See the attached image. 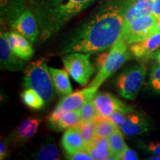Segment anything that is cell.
Here are the masks:
<instances>
[{
	"mask_svg": "<svg viewBox=\"0 0 160 160\" xmlns=\"http://www.w3.org/2000/svg\"><path fill=\"white\" fill-rule=\"evenodd\" d=\"M147 85L152 91L160 94V65L157 61L150 65Z\"/></svg>",
	"mask_w": 160,
	"mask_h": 160,
	"instance_id": "cell-26",
	"label": "cell"
},
{
	"mask_svg": "<svg viewBox=\"0 0 160 160\" xmlns=\"http://www.w3.org/2000/svg\"><path fill=\"white\" fill-rule=\"evenodd\" d=\"M22 85L25 88H32L37 92L46 104L53 101L55 88L47 59L40 58L26 66L24 70Z\"/></svg>",
	"mask_w": 160,
	"mask_h": 160,
	"instance_id": "cell-3",
	"label": "cell"
},
{
	"mask_svg": "<svg viewBox=\"0 0 160 160\" xmlns=\"http://www.w3.org/2000/svg\"><path fill=\"white\" fill-rule=\"evenodd\" d=\"M11 28L25 37L32 45L39 37V28L35 15L31 10L26 9L12 23Z\"/></svg>",
	"mask_w": 160,
	"mask_h": 160,
	"instance_id": "cell-9",
	"label": "cell"
},
{
	"mask_svg": "<svg viewBox=\"0 0 160 160\" xmlns=\"http://www.w3.org/2000/svg\"><path fill=\"white\" fill-rule=\"evenodd\" d=\"M128 44L119 38L108 52L103 65L99 68L96 77L90 83L88 87L99 88L104 82L117 71L128 60L132 57V54L128 49Z\"/></svg>",
	"mask_w": 160,
	"mask_h": 160,
	"instance_id": "cell-4",
	"label": "cell"
},
{
	"mask_svg": "<svg viewBox=\"0 0 160 160\" xmlns=\"http://www.w3.org/2000/svg\"><path fill=\"white\" fill-rule=\"evenodd\" d=\"M160 48V33L152 35L148 39L130 45L132 57L139 60L152 59V55Z\"/></svg>",
	"mask_w": 160,
	"mask_h": 160,
	"instance_id": "cell-13",
	"label": "cell"
},
{
	"mask_svg": "<svg viewBox=\"0 0 160 160\" xmlns=\"http://www.w3.org/2000/svg\"><path fill=\"white\" fill-rule=\"evenodd\" d=\"M0 65L2 69L13 72L22 71L26 68L25 60L12 51L5 32H1L0 34Z\"/></svg>",
	"mask_w": 160,
	"mask_h": 160,
	"instance_id": "cell-11",
	"label": "cell"
},
{
	"mask_svg": "<svg viewBox=\"0 0 160 160\" xmlns=\"http://www.w3.org/2000/svg\"><path fill=\"white\" fill-rule=\"evenodd\" d=\"M151 129V121L145 113L133 111L126 116L125 122L120 128L124 136L137 137L148 133Z\"/></svg>",
	"mask_w": 160,
	"mask_h": 160,
	"instance_id": "cell-8",
	"label": "cell"
},
{
	"mask_svg": "<svg viewBox=\"0 0 160 160\" xmlns=\"http://www.w3.org/2000/svg\"><path fill=\"white\" fill-rule=\"evenodd\" d=\"M108 139L110 148L113 153V159H119V156L127 146L124 139L122 132L120 128L118 129L117 131L113 132Z\"/></svg>",
	"mask_w": 160,
	"mask_h": 160,
	"instance_id": "cell-24",
	"label": "cell"
},
{
	"mask_svg": "<svg viewBox=\"0 0 160 160\" xmlns=\"http://www.w3.org/2000/svg\"><path fill=\"white\" fill-rule=\"evenodd\" d=\"M128 113H127V112L124 111H122V110H117V111H115L113 113H112L108 117V119L110 120H111L118 128H120L121 126L123 125L124 122H125L126 116H127Z\"/></svg>",
	"mask_w": 160,
	"mask_h": 160,
	"instance_id": "cell-29",
	"label": "cell"
},
{
	"mask_svg": "<svg viewBox=\"0 0 160 160\" xmlns=\"http://www.w3.org/2000/svg\"><path fill=\"white\" fill-rule=\"evenodd\" d=\"M160 33V17L158 18L157 25H156V33Z\"/></svg>",
	"mask_w": 160,
	"mask_h": 160,
	"instance_id": "cell-36",
	"label": "cell"
},
{
	"mask_svg": "<svg viewBox=\"0 0 160 160\" xmlns=\"http://www.w3.org/2000/svg\"><path fill=\"white\" fill-rule=\"evenodd\" d=\"M146 74L147 69L143 65H133L122 72L116 81V88L120 97L128 100L137 99Z\"/></svg>",
	"mask_w": 160,
	"mask_h": 160,
	"instance_id": "cell-5",
	"label": "cell"
},
{
	"mask_svg": "<svg viewBox=\"0 0 160 160\" xmlns=\"http://www.w3.org/2000/svg\"><path fill=\"white\" fill-rule=\"evenodd\" d=\"M49 72L51 73L55 91L60 96H67L73 92L68 72L66 70L49 67Z\"/></svg>",
	"mask_w": 160,
	"mask_h": 160,
	"instance_id": "cell-18",
	"label": "cell"
},
{
	"mask_svg": "<svg viewBox=\"0 0 160 160\" xmlns=\"http://www.w3.org/2000/svg\"><path fill=\"white\" fill-rule=\"evenodd\" d=\"M136 0H101L81 22L64 37L59 53H95L111 48L121 37L128 10Z\"/></svg>",
	"mask_w": 160,
	"mask_h": 160,
	"instance_id": "cell-1",
	"label": "cell"
},
{
	"mask_svg": "<svg viewBox=\"0 0 160 160\" xmlns=\"http://www.w3.org/2000/svg\"><path fill=\"white\" fill-rule=\"evenodd\" d=\"M61 143L67 155H72L85 150V144L79 125L66 130L62 137Z\"/></svg>",
	"mask_w": 160,
	"mask_h": 160,
	"instance_id": "cell-17",
	"label": "cell"
},
{
	"mask_svg": "<svg viewBox=\"0 0 160 160\" xmlns=\"http://www.w3.org/2000/svg\"><path fill=\"white\" fill-rule=\"evenodd\" d=\"M98 115L102 117H109L117 110H122L127 113L134 111L131 106L128 105L124 102L109 93H97L93 98Z\"/></svg>",
	"mask_w": 160,
	"mask_h": 160,
	"instance_id": "cell-10",
	"label": "cell"
},
{
	"mask_svg": "<svg viewBox=\"0 0 160 160\" xmlns=\"http://www.w3.org/2000/svg\"><path fill=\"white\" fill-rule=\"evenodd\" d=\"M97 91L98 88L88 87L80 91L72 92L60 100L56 106V108L65 112L80 110L86 102L93 98Z\"/></svg>",
	"mask_w": 160,
	"mask_h": 160,
	"instance_id": "cell-12",
	"label": "cell"
},
{
	"mask_svg": "<svg viewBox=\"0 0 160 160\" xmlns=\"http://www.w3.org/2000/svg\"><path fill=\"white\" fill-rule=\"evenodd\" d=\"M143 146L148 152L160 157V142H150L148 143L143 145Z\"/></svg>",
	"mask_w": 160,
	"mask_h": 160,
	"instance_id": "cell-32",
	"label": "cell"
},
{
	"mask_svg": "<svg viewBox=\"0 0 160 160\" xmlns=\"http://www.w3.org/2000/svg\"><path fill=\"white\" fill-rule=\"evenodd\" d=\"M93 159L96 160H106L113 159V153L111 149L96 146L93 144L85 149Z\"/></svg>",
	"mask_w": 160,
	"mask_h": 160,
	"instance_id": "cell-27",
	"label": "cell"
},
{
	"mask_svg": "<svg viewBox=\"0 0 160 160\" xmlns=\"http://www.w3.org/2000/svg\"><path fill=\"white\" fill-rule=\"evenodd\" d=\"M157 19L152 13L138 17L123 26L120 38L128 45L143 41L156 33Z\"/></svg>",
	"mask_w": 160,
	"mask_h": 160,
	"instance_id": "cell-7",
	"label": "cell"
},
{
	"mask_svg": "<svg viewBox=\"0 0 160 160\" xmlns=\"http://www.w3.org/2000/svg\"><path fill=\"white\" fill-rule=\"evenodd\" d=\"M119 159L122 160H137L139 159V157H138L137 153L136 151L129 148L128 146H126V148L124 150L121 155L119 156Z\"/></svg>",
	"mask_w": 160,
	"mask_h": 160,
	"instance_id": "cell-30",
	"label": "cell"
},
{
	"mask_svg": "<svg viewBox=\"0 0 160 160\" xmlns=\"http://www.w3.org/2000/svg\"><path fill=\"white\" fill-rule=\"evenodd\" d=\"M80 122H81L80 110L65 111L51 130L57 132H61L62 131H66L71 128L78 126Z\"/></svg>",
	"mask_w": 160,
	"mask_h": 160,
	"instance_id": "cell-21",
	"label": "cell"
},
{
	"mask_svg": "<svg viewBox=\"0 0 160 160\" xmlns=\"http://www.w3.org/2000/svg\"><path fill=\"white\" fill-rule=\"evenodd\" d=\"M98 0H37L33 6L39 28V39H51L68 22Z\"/></svg>",
	"mask_w": 160,
	"mask_h": 160,
	"instance_id": "cell-2",
	"label": "cell"
},
{
	"mask_svg": "<svg viewBox=\"0 0 160 160\" xmlns=\"http://www.w3.org/2000/svg\"><path fill=\"white\" fill-rule=\"evenodd\" d=\"M67 159L72 160H93L91 155L85 150L78 151L72 155H67Z\"/></svg>",
	"mask_w": 160,
	"mask_h": 160,
	"instance_id": "cell-31",
	"label": "cell"
},
{
	"mask_svg": "<svg viewBox=\"0 0 160 160\" xmlns=\"http://www.w3.org/2000/svg\"><path fill=\"white\" fill-rule=\"evenodd\" d=\"M32 158L39 160H57L61 159L59 149L52 139H46L42 145L34 151Z\"/></svg>",
	"mask_w": 160,
	"mask_h": 160,
	"instance_id": "cell-20",
	"label": "cell"
},
{
	"mask_svg": "<svg viewBox=\"0 0 160 160\" xmlns=\"http://www.w3.org/2000/svg\"><path fill=\"white\" fill-rule=\"evenodd\" d=\"M5 33L10 47L18 57L25 61L31 59L34 51L28 40L16 31L6 32Z\"/></svg>",
	"mask_w": 160,
	"mask_h": 160,
	"instance_id": "cell-15",
	"label": "cell"
},
{
	"mask_svg": "<svg viewBox=\"0 0 160 160\" xmlns=\"http://www.w3.org/2000/svg\"><path fill=\"white\" fill-rule=\"evenodd\" d=\"M153 2L154 0H136L126 13L123 26L138 17L151 13Z\"/></svg>",
	"mask_w": 160,
	"mask_h": 160,
	"instance_id": "cell-19",
	"label": "cell"
},
{
	"mask_svg": "<svg viewBox=\"0 0 160 160\" xmlns=\"http://www.w3.org/2000/svg\"><path fill=\"white\" fill-rule=\"evenodd\" d=\"M41 123V119L39 118H28L22 122L15 129L11 136V140L13 142L24 144L32 139L36 133Z\"/></svg>",
	"mask_w": 160,
	"mask_h": 160,
	"instance_id": "cell-14",
	"label": "cell"
},
{
	"mask_svg": "<svg viewBox=\"0 0 160 160\" xmlns=\"http://www.w3.org/2000/svg\"><path fill=\"white\" fill-rule=\"evenodd\" d=\"M96 124V134L99 137L108 138L113 132L119 129L108 117L98 115L94 119Z\"/></svg>",
	"mask_w": 160,
	"mask_h": 160,
	"instance_id": "cell-22",
	"label": "cell"
},
{
	"mask_svg": "<svg viewBox=\"0 0 160 160\" xmlns=\"http://www.w3.org/2000/svg\"><path fill=\"white\" fill-rule=\"evenodd\" d=\"M91 55L89 53L75 52L64 55L62 58L66 71L75 82L82 87L88 85L95 72L94 67L90 61Z\"/></svg>",
	"mask_w": 160,
	"mask_h": 160,
	"instance_id": "cell-6",
	"label": "cell"
},
{
	"mask_svg": "<svg viewBox=\"0 0 160 160\" xmlns=\"http://www.w3.org/2000/svg\"><path fill=\"white\" fill-rule=\"evenodd\" d=\"M79 128L81 131L82 137L84 144H85V149L88 147L94 141L96 134V124L94 119L90 121L81 122L79 125Z\"/></svg>",
	"mask_w": 160,
	"mask_h": 160,
	"instance_id": "cell-25",
	"label": "cell"
},
{
	"mask_svg": "<svg viewBox=\"0 0 160 160\" xmlns=\"http://www.w3.org/2000/svg\"><path fill=\"white\" fill-rule=\"evenodd\" d=\"M8 155V144L5 141L0 142V159H5Z\"/></svg>",
	"mask_w": 160,
	"mask_h": 160,
	"instance_id": "cell-33",
	"label": "cell"
},
{
	"mask_svg": "<svg viewBox=\"0 0 160 160\" xmlns=\"http://www.w3.org/2000/svg\"><path fill=\"white\" fill-rule=\"evenodd\" d=\"M152 59H155L160 65V48L157 50L152 55Z\"/></svg>",
	"mask_w": 160,
	"mask_h": 160,
	"instance_id": "cell-35",
	"label": "cell"
},
{
	"mask_svg": "<svg viewBox=\"0 0 160 160\" xmlns=\"http://www.w3.org/2000/svg\"><path fill=\"white\" fill-rule=\"evenodd\" d=\"M26 10V0H0L1 25H12Z\"/></svg>",
	"mask_w": 160,
	"mask_h": 160,
	"instance_id": "cell-16",
	"label": "cell"
},
{
	"mask_svg": "<svg viewBox=\"0 0 160 160\" xmlns=\"http://www.w3.org/2000/svg\"><path fill=\"white\" fill-rule=\"evenodd\" d=\"M21 98L26 106L33 110L43 108L46 104L41 96L32 88H25L21 93Z\"/></svg>",
	"mask_w": 160,
	"mask_h": 160,
	"instance_id": "cell-23",
	"label": "cell"
},
{
	"mask_svg": "<svg viewBox=\"0 0 160 160\" xmlns=\"http://www.w3.org/2000/svg\"><path fill=\"white\" fill-rule=\"evenodd\" d=\"M80 114H81V122L93 120L97 117L98 113L93 98L86 102L85 105L81 108Z\"/></svg>",
	"mask_w": 160,
	"mask_h": 160,
	"instance_id": "cell-28",
	"label": "cell"
},
{
	"mask_svg": "<svg viewBox=\"0 0 160 160\" xmlns=\"http://www.w3.org/2000/svg\"><path fill=\"white\" fill-rule=\"evenodd\" d=\"M151 13L157 19L160 17V0H154Z\"/></svg>",
	"mask_w": 160,
	"mask_h": 160,
	"instance_id": "cell-34",
	"label": "cell"
}]
</instances>
